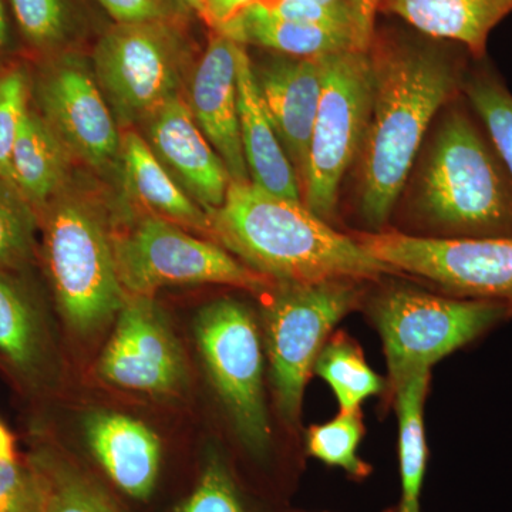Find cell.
Instances as JSON below:
<instances>
[{
    "mask_svg": "<svg viewBox=\"0 0 512 512\" xmlns=\"http://www.w3.org/2000/svg\"><path fill=\"white\" fill-rule=\"evenodd\" d=\"M16 441L8 427L0 421V461H16Z\"/></svg>",
    "mask_w": 512,
    "mask_h": 512,
    "instance_id": "obj_36",
    "label": "cell"
},
{
    "mask_svg": "<svg viewBox=\"0 0 512 512\" xmlns=\"http://www.w3.org/2000/svg\"><path fill=\"white\" fill-rule=\"evenodd\" d=\"M365 427L357 412H340L328 423L313 426L308 431L306 444L312 457L328 466L340 467L355 477H366L370 467L357 454Z\"/></svg>",
    "mask_w": 512,
    "mask_h": 512,
    "instance_id": "obj_29",
    "label": "cell"
},
{
    "mask_svg": "<svg viewBox=\"0 0 512 512\" xmlns=\"http://www.w3.org/2000/svg\"><path fill=\"white\" fill-rule=\"evenodd\" d=\"M208 217L215 244L274 282L373 281L394 272L302 201L252 183H231L224 204Z\"/></svg>",
    "mask_w": 512,
    "mask_h": 512,
    "instance_id": "obj_2",
    "label": "cell"
},
{
    "mask_svg": "<svg viewBox=\"0 0 512 512\" xmlns=\"http://www.w3.org/2000/svg\"><path fill=\"white\" fill-rule=\"evenodd\" d=\"M32 101V74L22 64L0 69V180L10 183V157Z\"/></svg>",
    "mask_w": 512,
    "mask_h": 512,
    "instance_id": "obj_30",
    "label": "cell"
},
{
    "mask_svg": "<svg viewBox=\"0 0 512 512\" xmlns=\"http://www.w3.org/2000/svg\"><path fill=\"white\" fill-rule=\"evenodd\" d=\"M359 2L370 16L376 18V12L379 10L380 0H359Z\"/></svg>",
    "mask_w": 512,
    "mask_h": 512,
    "instance_id": "obj_39",
    "label": "cell"
},
{
    "mask_svg": "<svg viewBox=\"0 0 512 512\" xmlns=\"http://www.w3.org/2000/svg\"><path fill=\"white\" fill-rule=\"evenodd\" d=\"M264 309L265 348L279 416L295 426L303 390L330 330L359 303L355 281L275 282Z\"/></svg>",
    "mask_w": 512,
    "mask_h": 512,
    "instance_id": "obj_5",
    "label": "cell"
},
{
    "mask_svg": "<svg viewBox=\"0 0 512 512\" xmlns=\"http://www.w3.org/2000/svg\"><path fill=\"white\" fill-rule=\"evenodd\" d=\"M97 375L111 386L151 396H175L187 387L183 346L153 296L127 295Z\"/></svg>",
    "mask_w": 512,
    "mask_h": 512,
    "instance_id": "obj_13",
    "label": "cell"
},
{
    "mask_svg": "<svg viewBox=\"0 0 512 512\" xmlns=\"http://www.w3.org/2000/svg\"><path fill=\"white\" fill-rule=\"evenodd\" d=\"M369 50L323 56L322 96L302 187L306 207L328 222L338 208L340 184L359 158L372 113Z\"/></svg>",
    "mask_w": 512,
    "mask_h": 512,
    "instance_id": "obj_6",
    "label": "cell"
},
{
    "mask_svg": "<svg viewBox=\"0 0 512 512\" xmlns=\"http://www.w3.org/2000/svg\"><path fill=\"white\" fill-rule=\"evenodd\" d=\"M20 32L39 49L56 46L67 32V9L63 0H10Z\"/></svg>",
    "mask_w": 512,
    "mask_h": 512,
    "instance_id": "obj_32",
    "label": "cell"
},
{
    "mask_svg": "<svg viewBox=\"0 0 512 512\" xmlns=\"http://www.w3.org/2000/svg\"><path fill=\"white\" fill-rule=\"evenodd\" d=\"M379 10L421 35L458 43L481 60L491 32L512 13V0H380Z\"/></svg>",
    "mask_w": 512,
    "mask_h": 512,
    "instance_id": "obj_20",
    "label": "cell"
},
{
    "mask_svg": "<svg viewBox=\"0 0 512 512\" xmlns=\"http://www.w3.org/2000/svg\"><path fill=\"white\" fill-rule=\"evenodd\" d=\"M146 141L165 170L202 210L224 204L231 177L181 94L147 121Z\"/></svg>",
    "mask_w": 512,
    "mask_h": 512,
    "instance_id": "obj_15",
    "label": "cell"
},
{
    "mask_svg": "<svg viewBox=\"0 0 512 512\" xmlns=\"http://www.w3.org/2000/svg\"><path fill=\"white\" fill-rule=\"evenodd\" d=\"M177 512H245L227 464L218 451L208 454L200 483Z\"/></svg>",
    "mask_w": 512,
    "mask_h": 512,
    "instance_id": "obj_31",
    "label": "cell"
},
{
    "mask_svg": "<svg viewBox=\"0 0 512 512\" xmlns=\"http://www.w3.org/2000/svg\"><path fill=\"white\" fill-rule=\"evenodd\" d=\"M394 390L507 318L504 306L394 288L373 303Z\"/></svg>",
    "mask_w": 512,
    "mask_h": 512,
    "instance_id": "obj_7",
    "label": "cell"
},
{
    "mask_svg": "<svg viewBox=\"0 0 512 512\" xmlns=\"http://www.w3.org/2000/svg\"><path fill=\"white\" fill-rule=\"evenodd\" d=\"M113 249L117 274L127 295L153 296L167 286L202 284L265 293L275 285L221 245L195 238L157 215H147L113 237Z\"/></svg>",
    "mask_w": 512,
    "mask_h": 512,
    "instance_id": "obj_8",
    "label": "cell"
},
{
    "mask_svg": "<svg viewBox=\"0 0 512 512\" xmlns=\"http://www.w3.org/2000/svg\"><path fill=\"white\" fill-rule=\"evenodd\" d=\"M183 40L170 22L117 23L93 53V73L117 124H146L178 96Z\"/></svg>",
    "mask_w": 512,
    "mask_h": 512,
    "instance_id": "obj_10",
    "label": "cell"
},
{
    "mask_svg": "<svg viewBox=\"0 0 512 512\" xmlns=\"http://www.w3.org/2000/svg\"><path fill=\"white\" fill-rule=\"evenodd\" d=\"M254 0H204V22L214 29V32L224 28L231 20L244 12Z\"/></svg>",
    "mask_w": 512,
    "mask_h": 512,
    "instance_id": "obj_35",
    "label": "cell"
},
{
    "mask_svg": "<svg viewBox=\"0 0 512 512\" xmlns=\"http://www.w3.org/2000/svg\"><path fill=\"white\" fill-rule=\"evenodd\" d=\"M33 433L25 461L39 484L43 512H121L107 491L80 470L45 431Z\"/></svg>",
    "mask_w": 512,
    "mask_h": 512,
    "instance_id": "obj_24",
    "label": "cell"
},
{
    "mask_svg": "<svg viewBox=\"0 0 512 512\" xmlns=\"http://www.w3.org/2000/svg\"><path fill=\"white\" fill-rule=\"evenodd\" d=\"M0 366L30 397L59 382V353L49 316L29 275L0 269Z\"/></svg>",
    "mask_w": 512,
    "mask_h": 512,
    "instance_id": "obj_14",
    "label": "cell"
},
{
    "mask_svg": "<svg viewBox=\"0 0 512 512\" xmlns=\"http://www.w3.org/2000/svg\"><path fill=\"white\" fill-rule=\"evenodd\" d=\"M429 380L430 370H424L410 377L396 389L403 490L400 512H420L421 485H423L427 458L423 404Z\"/></svg>",
    "mask_w": 512,
    "mask_h": 512,
    "instance_id": "obj_25",
    "label": "cell"
},
{
    "mask_svg": "<svg viewBox=\"0 0 512 512\" xmlns=\"http://www.w3.org/2000/svg\"><path fill=\"white\" fill-rule=\"evenodd\" d=\"M218 33L241 45H254L289 57H320L346 50H369L350 30L326 28L281 18L252 3Z\"/></svg>",
    "mask_w": 512,
    "mask_h": 512,
    "instance_id": "obj_22",
    "label": "cell"
},
{
    "mask_svg": "<svg viewBox=\"0 0 512 512\" xmlns=\"http://www.w3.org/2000/svg\"><path fill=\"white\" fill-rule=\"evenodd\" d=\"M237 79L239 130L249 180L278 197L302 201L298 175L266 113L247 46L241 43L237 52Z\"/></svg>",
    "mask_w": 512,
    "mask_h": 512,
    "instance_id": "obj_19",
    "label": "cell"
},
{
    "mask_svg": "<svg viewBox=\"0 0 512 512\" xmlns=\"http://www.w3.org/2000/svg\"><path fill=\"white\" fill-rule=\"evenodd\" d=\"M83 429L93 456L114 484L130 497H150L161 463L157 434L143 421L106 410L87 414Z\"/></svg>",
    "mask_w": 512,
    "mask_h": 512,
    "instance_id": "obj_18",
    "label": "cell"
},
{
    "mask_svg": "<svg viewBox=\"0 0 512 512\" xmlns=\"http://www.w3.org/2000/svg\"><path fill=\"white\" fill-rule=\"evenodd\" d=\"M355 239L393 271L420 276L463 299L498 303L512 316V238H421L376 231Z\"/></svg>",
    "mask_w": 512,
    "mask_h": 512,
    "instance_id": "obj_11",
    "label": "cell"
},
{
    "mask_svg": "<svg viewBox=\"0 0 512 512\" xmlns=\"http://www.w3.org/2000/svg\"><path fill=\"white\" fill-rule=\"evenodd\" d=\"M32 101L73 157L99 171L120 160L119 124L84 60L63 56L42 64L32 76Z\"/></svg>",
    "mask_w": 512,
    "mask_h": 512,
    "instance_id": "obj_12",
    "label": "cell"
},
{
    "mask_svg": "<svg viewBox=\"0 0 512 512\" xmlns=\"http://www.w3.org/2000/svg\"><path fill=\"white\" fill-rule=\"evenodd\" d=\"M117 23L173 22L187 10L180 0H99Z\"/></svg>",
    "mask_w": 512,
    "mask_h": 512,
    "instance_id": "obj_34",
    "label": "cell"
},
{
    "mask_svg": "<svg viewBox=\"0 0 512 512\" xmlns=\"http://www.w3.org/2000/svg\"><path fill=\"white\" fill-rule=\"evenodd\" d=\"M0 512H43L42 493L23 461H0Z\"/></svg>",
    "mask_w": 512,
    "mask_h": 512,
    "instance_id": "obj_33",
    "label": "cell"
},
{
    "mask_svg": "<svg viewBox=\"0 0 512 512\" xmlns=\"http://www.w3.org/2000/svg\"><path fill=\"white\" fill-rule=\"evenodd\" d=\"M194 332L239 439L255 456H264L271 427L264 394V349L254 313L237 299H218L198 313Z\"/></svg>",
    "mask_w": 512,
    "mask_h": 512,
    "instance_id": "obj_9",
    "label": "cell"
},
{
    "mask_svg": "<svg viewBox=\"0 0 512 512\" xmlns=\"http://www.w3.org/2000/svg\"><path fill=\"white\" fill-rule=\"evenodd\" d=\"M45 269L64 329L82 340L96 338L126 302L114 258L113 235L86 198L64 190L37 214Z\"/></svg>",
    "mask_w": 512,
    "mask_h": 512,
    "instance_id": "obj_4",
    "label": "cell"
},
{
    "mask_svg": "<svg viewBox=\"0 0 512 512\" xmlns=\"http://www.w3.org/2000/svg\"><path fill=\"white\" fill-rule=\"evenodd\" d=\"M252 67L266 113L295 168L302 190L322 96L323 56L279 55Z\"/></svg>",
    "mask_w": 512,
    "mask_h": 512,
    "instance_id": "obj_17",
    "label": "cell"
},
{
    "mask_svg": "<svg viewBox=\"0 0 512 512\" xmlns=\"http://www.w3.org/2000/svg\"><path fill=\"white\" fill-rule=\"evenodd\" d=\"M433 40L375 30L370 43L373 99L359 154V208L375 229L389 220L431 121L463 87L460 59Z\"/></svg>",
    "mask_w": 512,
    "mask_h": 512,
    "instance_id": "obj_1",
    "label": "cell"
},
{
    "mask_svg": "<svg viewBox=\"0 0 512 512\" xmlns=\"http://www.w3.org/2000/svg\"><path fill=\"white\" fill-rule=\"evenodd\" d=\"M414 208L456 238H512V177L463 107L443 114L424 158Z\"/></svg>",
    "mask_w": 512,
    "mask_h": 512,
    "instance_id": "obj_3",
    "label": "cell"
},
{
    "mask_svg": "<svg viewBox=\"0 0 512 512\" xmlns=\"http://www.w3.org/2000/svg\"><path fill=\"white\" fill-rule=\"evenodd\" d=\"M9 42L8 20H6L5 5L0 0V50L5 49Z\"/></svg>",
    "mask_w": 512,
    "mask_h": 512,
    "instance_id": "obj_37",
    "label": "cell"
},
{
    "mask_svg": "<svg viewBox=\"0 0 512 512\" xmlns=\"http://www.w3.org/2000/svg\"><path fill=\"white\" fill-rule=\"evenodd\" d=\"M120 161L127 190L134 200L157 217L210 237L207 211L202 210L165 170L146 138L136 131L127 130L121 137Z\"/></svg>",
    "mask_w": 512,
    "mask_h": 512,
    "instance_id": "obj_23",
    "label": "cell"
},
{
    "mask_svg": "<svg viewBox=\"0 0 512 512\" xmlns=\"http://www.w3.org/2000/svg\"><path fill=\"white\" fill-rule=\"evenodd\" d=\"M72 158L30 101L10 157V183L36 214L66 190Z\"/></svg>",
    "mask_w": 512,
    "mask_h": 512,
    "instance_id": "obj_21",
    "label": "cell"
},
{
    "mask_svg": "<svg viewBox=\"0 0 512 512\" xmlns=\"http://www.w3.org/2000/svg\"><path fill=\"white\" fill-rule=\"evenodd\" d=\"M239 43L214 32L191 74L188 107L204 136L224 161L232 183H251L239 130Z\"/></svg>",
    "mask_w": 512,
    "mask_h": 512,
    "instance_id": "obj_16",
    "label": "cell"
},
{
    "mask_svg": "<svg viewBox=\"0 0 512 512\" xmlns=\"http://www.w3.org/2000/svg\"><path fill=\"white\" fill-rule=\"evenodd\" d=\"M461 90L512 177V94L485 64L464 77Z\"/></svg>",
    "mask_w": 512,
    "mask_h": 512,
    "instance_id": "obj_27",
    "label": "cell"
},
{
    "mask_svg": "<svg viewBox=\"0 0 512 512\" xmlns=\"http://www.w3.org/2000/svg\"><path fill=\"white\" fill-rule=\"evenodd\" d=\"M313 370L332 387L342 412H357L367 397L383 389L362 350L342 333L323 346Z\"/></svg>",
    "mask_w": 512,
    "mask_h": 512,
    "instance_id": "obj_26",
    "label": "cell"
},
{
    "mask_svg": "<svg viewBox=\"0 0 512 512\" xmlns=\"http://www.w3.org/2000/svg\"><path fill=\"white\" fill-rule=\"evenodd\" d=\"M39 217L18 190L0 180V269L29 275L39 261Z\"/></svg>",
    "mask_w": 512,
    "mask_h": 512,
    "instance_id": "obj_28",
    "label": "cell"
},
{
    "mask_svg": "<svg viewBox=\"0 0 512 512\" xmlns=\"http://www.w3.org/2000/svg\"><path fill=\"white\" fill-rule=\"evenodd\" d=\"M181 5L184 6L185 10H192L197 13L201 19H204L205 5L204 0H180Z\"/></svg>",
    "mask_w": 512,
    "mask_h": 512,
    "instance_id": "obj_38",
    "label": "cell"
}]
</instances>
